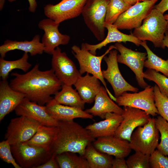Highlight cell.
Masks as SVG:
<instances>
[{
    "mask_svg": "<svg viewBox=\"0 0 168 168\" xmlns=\"http://www.w3.org/2000/svg\"><path fill=\"white\" fill-rule=\"evenodd\" d=\"M39 64L26 73L21 74L12 72L14 77L10 80L11 87L24 94L30 101L44 105L47 104L61 89L63 84L58 79L51 68L42 71L39 69Z\"/></svg>",
    "mask_w": 168,
    "mask_h": 168,
    "instance_id": "obj_1",
    "label": "cell"
},
{
    "mask_svg": "<svg viewBox=\"0 0 168 168\" xmlns=\"http://www.w3.org/2000/svg\"><path fill=\"white\" fill-rule=\"evenodd\" d=\"M158 0H146L131 6L114 24L119 30H130L140 26Z\"/></svg>",
    "mask_w": 168,
    "mask_h": 168,
    "instance_id": "obj_11",
    "label": "cell"
},
{
    "mask_svg": "<svg viewBox=\"0 0 168 168\" xmlns=\"http://www.w3.org/2000/svg\"><path fill=\"white\" fill-rule=\"evenodd\" d=\"M111 168H128L124 158L115 157L113 159Z\"/></svg>",
    "mask_w": 168,
    "mask_h": 168,
    "instance_id": "obj_40",
    "label": "cell"
},
{
    "mask_svg": "<svg viewBox=\"0 0 168 168\" xmlns=\"http://www.w3.org/2000/svg\"><path fill=\"white\" fill-rule=\"evenodd\" d=\"M52 99L46 105L61 104L76 107L84 110L85 103L78 92L72 86L63 84L61 90L58 92Z\"/></svg>",
    "mask_w": 168,
    "mask_h": 168,
    "instance_id": "obj_26",
    "label": "cell"
},
{
    "mask_svg": "<svg viewBox=\"0 0 168 168\" xmlns=\"http://www.w3.org/2000/svg\"><path fill=\"white\" fill-rule=\"evenodd\" d=\"M52 55V68L56 76L63 84L73 85L81 75L74 63L59 47Z\"/></svg>",
    "mask_w": 168,
    "mask_h": 168,
    "instance_id": "obj_13",
    "label": "cell"
},
{
    "mask_svg": "<svg viewBox=\"0 0 168 168\" xmlns=\"http://www.w3.org/2000/svg\"><path fill=\"white\" fill-rule=\"evenodd\" d=\"M122 115L123 119L114 136L129 142L134 130L147 123L151 118L145 111L135 108L124 107Z\"/></svg>",
    "mask_w": 168,
    "mask_h": 168,
    "instance_id": "obj_15",
    "label": "cell"
},
{
    "mask_svg": "<svg viewBox=\"0 0 168 168\" xmlns=\"http://www.w3.org/2000/svg\"><path fill=\"white\" fill-rule=\"evenodd\" d=\"M93 145L98 151L115 157L124 158L132 150L128 141L114 136L98 138Z\"/></svg>",
    "mask_w": 168,
    "mask_h": 168,
    "instance_id": "obj_18",
    "label": "cell"
},
{
    "mask_svg": "<svg viewBox=\"0 0 168 168\" xmlns=\"http://www.w3.org/2000/svg\"><path fill=\"white\" fill-rule=\"evenodd\" d=\"M116 98L115 102L119 106L138 108L153 117L158 114L155 103L154 86L148 85L138 93L125 92Z\"/></svg>",
    "mask_w": 168,
    "mask_h": 168,
    "instance_id": "obj_8",
    "label": "cell"
},
{
    "mask_svg": "<svg viewBox=\"0 0 168 168\" xmlns=\"http://www.w3.org/2000/svg\"><path fill=\"white\" fill-rule=\"evenodd\" d=\"M143 77L155 82L161 93L168 98V77L154 70L149 69L144 72Z\"/></svg>",
    "mask_w": 168,
    "mask_h": 168,
    "instance_id": "obj_34",
    "label": "cell"
},
{
    "mask_svg": "<svg viewBox=\"0 0 168 168\" xmlns=\"http://www.w3.org/2000/svg\"><path fill=\"white\" fill-rule=\"evenodd\" d=\"M17 116H24L35 120L41 125L57 127L58 121L46 111L45 106L40 105L25 97L15 110Z\"/></svg>",
    "mask_w": 168,
    "mask_h": 168,
    "instance_id": "obj_17",
    "label": "cell"
},
{
    "mask_svg": "<svg viewBox=\"0 0 168 168\" xmlns=\"http://www.w3.org/2000/svg\"><path fill=\"white\" fill-rule=\"evenodd\" d=\"M123 119L121 114L109 113L104 120L89 124L85 128L95 138L114 136Z\"/></svg>",
    "mask_w": 168,
    "mask_h": 168,
    "instance_id": "obj_21",
    "label": "cell"
},
{
    "mask_svg": "<svg viewBox=\"0 0 168 168\" xmlns=\"http://www.w3.org/2000/svg\"><path fill=\"white\" fill-rule=\"evenodd\" d=\"M114 46L115 49L120 53L117 56L118 63L129 67L135 74L139 86L145 88L148 85L144 80L143 70L144 62L147 58V53L133 51L121 43L117 42Z\"/></svg>",
    "mask_w": 168,
    "mask_h": 168,
    "instance_id": "obj_12",
    "label": "cell"
},
{
    "mask_svg": "<svg viewBox=\"0 0 168 168\" xmlns=\"http://www.w3.org/2000/svg\"><path fill=\"white\" fill-rule=\"evenodd\" d=\"M40 35H35L30 41H17L7 40L0 46L1 58H4L8 52L15 50H19L29 53L31 56L41 54L44 52V44L40 42Z\"/></svg>",
    "mask_w": 168,
    "mask_h": 168,
    "instance_id": "obj_23",
    "label": "cell"
},
{
    "mask_svg": "<svg viewBox=\"0 0 168 168\" xmlns=\"http://www.w3.org/2000/svg\"><path fill=\"white\" fill-rule=\"evenodd\" d=\"M166 47L168 48V33L167 31L165 34V36L163 41L162 49H164Z\"/></svg>",
    "mask_w": 168,
    "mask_h": 168,
    "instance_id": "obj_44",
    "label": "cell"
},
{
    "mask_svg": "<svg viewBox=\"0 0 168 168\" xmlns=\"http://www.w3.org/2000/svg\"><path fill=\"white\" fill-rule=\"evenodd\" d=\"M156 126L161 134V141L156 149L168 156V122L160 115L155 118Z\"/></svg>",
    "mask_w": 168,
    "mask_h": 168,
    "instance_id": "obj_33",
    "label": "cell"
},
{
    "mask_svg": "<svg viewBox=\"0 0 168 168\" xmlns=\"http://www.w3.org/2000/svg\"><path fill=\"white\" fill-rule=\"evenodd\" d=\"M164 17L165 19L168 22V14H166L164 15Z\"/></svg>",
    "mask_w": 168,
    "mask_h": 168,
    "instance_id": "obj_46",
    "label": "cell"
},
{
    "mask_svg": "<svg viewBox=\"0 0 168 168\" xmlns=\"http://www.w3.org/2000/svg\"><path fill=\"white\" fill-rule=\"evenodd\" d=\"M168 22L164 14L153 8L139 27L134 29L132 34L141 41H149L155 47H163Z\"/></svg>",
    "mask_w": 168,
    "mask_h": 168,
    "instance_id": "obj_3",
    "label": "cell"
},
{
    "mask_svg": "<svg viewBox=\"0 0 168 168\" xmlns=\"http://www.w3.org/2000/svg\"><path fill=\"white\" fill-rule=\"evenodd\" d=\"M56 138L50 149L56 155L65 152L84 155L86 149L95 138L90 132L73 120L58 121Z\"/></svg>",
    "mask_w": 168,
    "mask_h": 168,
    "instance_id": "obj_2",
    "label": "cell"
},
{
    "mask_svg": "<svg viewBox=\"0 0 168 168\" xmlns=\"http://www.w3.org/2000/svg\"><path fill=\"white\" fill-rule=\"evenodd\" d=\"M10 2H12L16 0H8ZM29 3V10L31 12H34L37 7L36 0H28Z\"/></svg>",
    "mask_w": 168,
    "mask_h": 168,
    "instance_id": "obj_42",
    "label": "cell"
},
{
    "mask_svg": "<svg viewBox=\"0 0 168 168\" xmlns=\"http://www.w3.org/2000/svg\"><path fill=\"white\" fill-rule=\"evenodd\" d=\"M59 24L49 18L43 19L38 23V27L44 31L41 42L44 45V52L45 53L52 55L57 47L60 45L67 44L70 41L68 35L59 32Z\"/></svg>",
    "mask_w": 168,
    "mask_h": 168,
    "instance_id": "obj_16",
    "label": "cell"
},
{
    "mask_svg": "<svg viewBox=\"0 0 168 168\" xmlns=\"http://www.w3.org/2000/svg\"><path fill=\"white\" fill-rule=\"evenodd\" d=\"M141 45L145 48L147 54L144 67L160 72L168 77V58L165 60L156 55L148 46L146 41H142Z\"/></svg>",
    "mask_w": 168,
    "mask_h": 168,
    "instance_id": "obj_31",
    "label": "cell"
},
{
    "mask_svg": "<svg viewBox=\"0 0 168 168\" xmlns=\"http://www.w3.org/2000/svg\"><path fill=\"white\" fill-rule=\"evenodd\" d=\"M40 125L38 122L24 116L12 119L7 126L5 138L11 146L26 142L34 136Z\"/></svg>",
    "mask_w": 168,
    "mask_h": 168,
    "instance_id": "obj_10",
    "label": "cell"
},
{
    "mask_svg": "<svg viewBox=\"0 0 168 168\" xmlns=\"http://www.w3.org/2000/svg\"><path fill=\"white\" fill-rule=\"evenodd\" d=\"M126 3L132 6L138 2H141L146 0H123Z\"/></svg>",
    "mask_w": 168,
    "mask_h": 168,
    "instance_id": "obj_43",
    "label": "cell"
},
{
    "mask_svg": "<svg viewBox=\"0 0 168 168\" xmlns=\"http://www.w3.org/2000/svg\"><path fill=\"white\" fill-rule=\"evenodd\" d=\"M14 157L21 168H37L51 156L50 151L29 144L26 142L11 145Z\"/></svg>",
    "mask_w": 168,
    "mask_h": 168,
    "instance_id": "obj_7",
    "label": "cell"
},
{
    "mask_svg": "<svg viewBox=\"0 0 168 168\" xmlns=\"http://www.w3.org/2000/svg\"><path fill=\"white\" fill-rule=\"evenodd\" d=\"M155 106L159 114L168 122V98L160 92L158 86H154Z\"/></svg>",
    "mask_w": 168,
    "mask_h": 168,
    "instance_id": "obj_35",
    "label": "cell"
},
{
    "mask_svg": "<svg viewBox=\"0 0 168 168\" xmlns=\"http://www.w3.org/2000/svg\"><path fill=\"white\" fill-rule=\"evenodd\" d=\"M45 107L47 112L58 121L70 120L78 118L92 119L93 118L92 114L76 107L56 104L46 105Z\"/></svg>",
    "mask_w": 168,
    "mask_h": 168,
    "instance_id": "obj_25",
    "label": "cell"
},
{
    "mask_svg": "<svg viewBox=\"0 0 168 168\" xmlns=\"http://www.w3.org/2000/svg\"><path fill=\"white\" fill-rule=\"evenodd\" d=\"M118 51L114 49L110 50L108 56L103 59L106 63L107 69L102 71V74L111 86L115 97L120 96L125 92H137L138 88L128 83L124 78L119 71L117 59Z\"/></svg>",
    "mask_w": 168,
    "mask_h": 168,
    "instance_id": "obj_9",
    "label": "cell"
},
{
    "mask_svg": "<svg viewBox=\"0 0 168 168\" xmlns=\"http://www.w3.org/2000/svg\"><path fill=\"white\" fill-rule=\"evenodd\" d=\"M159 138L155 119L151 118L147 123L138 127L131 137L129 145L132 150L150 155L156 148Z\"/></svg>",
    "mask_w": 168,
    "mask_h": 168,
    "instance_id": "obj_6",
    "label": "cell"
},
{
    "mask_svg": "<svg viewBox=\"0 0 168 168\" xmlns=\"http://www.w3.org/2000/svg\"><path fill=\"white\" fill-rule=\"evenodd\" d=\"M57 132V127L40 125L34 136L26 142L30 145L50 151Z\"/></svg>",
    "mask_w": 168,
    "mask_h": 168,
    "instance_id": "obj_27",
    "label": "cell"
},
{
    "mask_svg": "<svg viewBox=\"0 0 168 168\" xmlns=\"http://www.w3.org/2000/svg\"><path fill=\"white\" fill-rule=\"evenodd\" d=\"M100 82L95 76L86 73L84 76H80L73 85L84 102L91 104L94 101L100 89Z\"/></svg>",
    "mask_w": 168,
    "mask_h": 168,
    "instance_id": "obj_24",
    "label": "cell"
},
{
    "mask_svg": "<svg viewBox=\"0 0 168 168\" xmlns=\"http://www.w3.org/2000/svg\"><path fill=\"white\" fill-rule=\"evenodd\" d=\"M150 155L135 152L126 160L128 168H150L149 162Z\"/></svg>",
    "mask_w": 168,
    "mask_h": 168,
    "instance_id": "obj_36",
    "label": "cell"
},
{
    "mask_svg": "<svg viewBox=\"0 0 168 168\" xmlns=\"http://www.w3.org/2000/svg\"><path fill=\"white\" fill-rule=\"evenodd\" d=\"M0 157L4 162L11 164L15 168H21L14 157L11 145L6 140L0 142Z\"/></svg>",
    "mask_w": 168,
    "mask_h": 168,
    "instance_id": "obj_37",
    "label": "cell"
},
{
    "mask_svg": "<svg viewBox=\"0 0 168 168\" xmlns=\"http://www.w3.org/2000/svg\"><path fill=\"white\" fill-rule=\"evenodd\" d=\"M72 52L74 57L79 63L80 69L79 71L82 75L85 72L91 74L100 81L105 88L110 97L116 101V98L114 96L108 89L104 80L101 69V65L102 59L110 51L115 49L114 45L110 46L105 53L100 56H97L91 54L86 49L84 43L81 47L74 45L71 48Z\"/></svg>",
    "mask_w": 168,
    "mask_h": 168,
    "instance_id": "obj_4",
    "label": "cell"
},
{
    "mask_svg": "<svg viewBox=\"0 0 168 168\" xmlns=\"http://www.w3.org/2000/svg\"><path fill=\"white\" fill-rule=\"evenodd\" d=\"M166 31L168 33V29H167V30Z\"/></svg>",
    "mask_w": 168,
    "mask_h": 168,
    "instance_id": "obj_47",
    "label": "cell"
},
{
    "mask_svg": "<svg viewBox=\"0 0 168 168\" xmlns=\"http://www.w3.org/2000/svg\"><path fill=\"white\" fill-rule=\"evenodd\" d=\"M104 26L107 30L108 33L107 36L103 40L95 44L84 43L86 49L91 54L96 55L97 50L100 49L111 43L129 42L133 43L138 47L141 45L142 41L138 39L132 34L127 35L121 32L114 24L105 23Z\"/></svg>",
    "mask_w": 168,
    "mask_h": 168,
    "instance_id": "obj_19",
    "label": "cell"
},
{
    "mask_svg": "<svg viewBox=\"0 0 168 168\" xmlns=\"http://www.w3.org/2000/svg\"><path fill=\"white\" fill-rule=\"evenodd\" d=\"M87 0H62L56 4H49L44 7L45 15L57 23L74 18L81 14Z\"/></svg>",
    "mask_w": 168,
    "mask_h": 168,
    "instance_id": "obj_14",
    "label": "cell"
},
{
    "mask_svg": "<svg viewBox=\"0 0 168 168\" xmlns=\"http://www.w3.org/2000/svg\"><path fill=\"white\" fill-rule=\"evenodd\" d=\"M167 29H168V25H167Z\"/></svg>",
    "mask_w": 168,
    "mask_h": 168,
    "instance_id": "obj_48",
    "label": "cell"
},
{
    "mask_svg": "<svg viewBox=\"0 0 168 168\" xmlns=\"http://www.w3.org/2000/svg\"><path fill=\"white\" fill-rule=\"evenodd\" d=\"M110 0H87L81 15L84 23L98 41L105 38L104 26L107 6Z\"/></svg>",
    "mask_w": 168,
    "mask_h": 168,
    "instance_id": "obj_5",
    "label": "cell"
},
{
    "mask_svg": "<svg viewBox=\"0 0 168 168\" xmlns=\"http://www.w3.org/2000/svg\"><path fill=\"white\" fill-rule=\"evenodd\" d=\"M149 162L152 168H168V157L157 149L150 155Z\"/></svg>",
    "mask_w": 168,
    "mask_h": 168,
    "instance_id": "obj_38",
    "label": "cell"
},
{
    "mask_svg": "<svg viewBox=\"0 0 168 168\" xmlns=\"http://www.w3.org/2000/svg\"><path fill=\"white\" fill-rule=\"evenodd\" d=\"M25 97L24 94L13 89L7 80L0 82V121L15 110Z\"/></svg>",
    "mask_w": 168,
    "mask_h": 168,
    "instance_id": "obj_20",
    "label": "cell"
},
{
    "mask_svg": "<svg viewBox=\"0 0 168 168\" xmlns=\"http://www.w3.org/2000/svg\"><path fill=\"white\" fill-rule=\"evenodd\" d=\"M0 10H2L3 8L5 2V0H0Z\"/></svg>",
    "mask_w": 168,
    "mask_h": 168,
    "instance_id": "obj_45",
    "label": "cell"
},
{
    "mask_svg": "<svg viewBox=\"0 0 168 168\" xmlns=\"http://www.w3.org/2000/svg\"><path fill=\"white\" fill-rule=\"evenodd\" d=\"M76 153L65 152L56 155L57 161L60 168H90L84 156Z\"/></svg>",
    "mask_w": 168,
    "mask_h": 168,
    "instance_id": "obj_30",
    "label": "cell"
},
{
    "mask_svg": "<svg viewBox=\"0 0 168 168\" xmlns=\"http://www.w3.org/2000/svg\"><path fill=\"white\" fill-rule=\"evenodd\" d=\"M83 156L90 168H111V156L98 151L91 143L86 147Z\"/></svg>",
    "mask_w": 168,
    "mask_h": 168,
    "instance_id": "obj_28",
    "label": "cell"
},
{
    "mask_svg": "<svg viewBox=\"0 0 168 168\" xmlns=\"http://www.w3.org/2000/svg\"><path fill=\"white\" fill-rule=\"evenodd\" d=\"M131 6L123 0H110L107 6L105 23L113 24Z\"/></svg>",
    "mask_w": 168,
    "mask_h": 168,
    "instance_id": "obj_32",
    "label": "cell"
},
{
    "mask_svg": "<svg viewBox=\"0 0 168 168\" xmlns=\"http://www.w3.org/2000/svg\"><path fill=\"white\" fill-rule=\"evenodd\" d=\"M28 53L24 52L20 58L14 61H7L0 58V76L2 80H7L9 73L14 69H20L26 72L32 66L28 62Z\"/></svg>",
    "mask_w": 168,
    "mask_h": 168,
    "instance_id": "obj_29",
    "label": "cell"
},
{
    "mask_svg": "<svg viewBox=\"0 0 168 168\" xmlns=\"http://www.w3.org/2000/svg\"><path fill=\"white\" fill-rule=\"evenodd\" d=\"M155 8L164 14L168 10V0H161L159 3L155 6Z\"/></svg>",
    "mask_w": 168,
    "mask_h": 168,
    "instance_id": "obj_41",
    "label": "cell"
},
{
    "mask_svg": "<svg viewBox=\"0 0 168 168\" xmlns=\"http://www.w3.org/2000/svg\"><path fill=\"white\" fill-rule=\"evenodd\" d=\"M56 155L53 153L51 157L45 163L37 168H58L59 165L56 158Z\"/></svg>",
    "mask_w": 168,
    "mask_h": 168,
    "instance_id": "obj_39",
    "label": "cell"
},
{
    "mask_svg": "<svg viewBox=\"0 0 168 168\" xmlns=\"http://www.w3.org/2000/svg\"><path fill=\"white\" fill-rule=\"evenodd\" d=\"M108 95L105 88L101 86L95 97L93 106L85 111L93 116H98L103 119L107 113L122 114L123 109L115 103Z\"/></svg>",
    "mask_w": 168,
    "mask_h": 168,
    "instance_id": "obj_22",
    "label": "cell"
}]
</instances>
